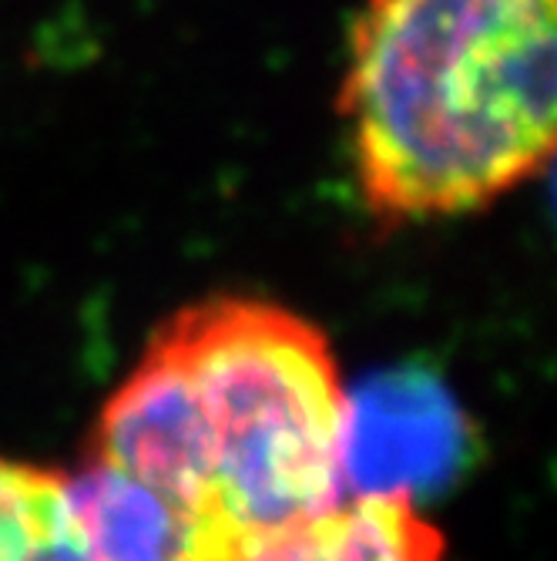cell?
I'll use <instances>...</instances> for the list:
<instances>
[{"label": "cell", "instance_id": "obj_3", "mask_svg": "<svg viewBox=\"0 0 557 561\" xmlns=\"http://www.w3.org/2000/svg\"><path fill=\"white\" fill-rule=\"evenodd\" d=\"M474 427L443 383L423 374L383 377L346 393L343 488L407 494L446 484L467 461Z\"/></svg>", "mask_w": 557, "mask_h": 561}, {"label": "cell", "instance_id": "obj_5", "mask_svg": "<svg viewBox=\"0 0 557 561\" xmlns=\"http://www.w3.org/2000/svg\"><path fill=\"white\" fill-rule=\"evenodd\" d=\"M229 561H446V538L407 494H349L242 538Z\"/></svg>", "mask_w": 557, "mask_h": 561}, {"label": "cell", "instance_id": "obj_4", "mask_svg": "<svg viewBox=\"0 0 557 561\" xmlns=\"http://www.w3.org/2000/svg\"><path fill=\"white\" fill-rule=\"evenodd\" d=\"M188 512L131 474L84 457L61 481V561H229Z\"/></svg>", "mask_w": 557, "mask_h": 561}, {"label": "cell", "instance_id": "obj_6", "mask_svg": "<svg viewBox=\"0 0 557 561\" xmlns=\"http://www.w3.org/2000/svg\"><path fill=\"white\" fill-rule=\"evenodd\" d=\"M65 471L0 454V561H61Z\"/></svg>", "mask_w": 557, "mask_h": 561}, {"label": "cell", "instance_id": "obj_2", "mask_svg": "<svg viewBox=\"0 0 557 561\" xmlns=\"http://www.w3.org/2000/svg\"><path fill=\"white\" fill-rule=\"evenodd\" d=\"M336 115L376 222L490 209L550 162L557 0H363Z\"/></svg>", "mask_w": 557, "mask_h": 561}, {"label": "cell", "instance_id": "obj_1", "mask_svg": "<svg viewBox=\"0 0 557 561\" xmlns=\"http://www.w3.org/2000/svg\"><path fill=\"white\" fill-rule=\"evenodd\" d=\"M346 387L326 333L259 296H209L148 336L84 457L155 488L229 551L343 497Z\"/></svg>", "mask_w": 557, "mask_h": 561}]
</instances>
